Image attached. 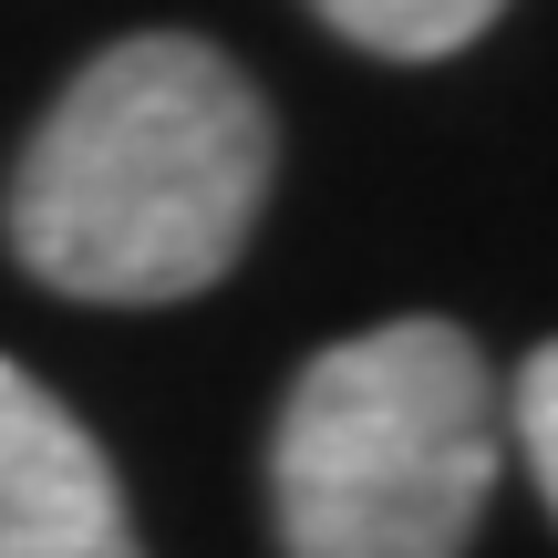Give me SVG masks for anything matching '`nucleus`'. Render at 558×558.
Here are the masks:
<instances>
[{
    "label": "nucleus",
    "mask_w": 558,
    "mask_h": 558,
    "mask_svg": "<svg viewBox=\"0 0 558 558\" xmlns=\"http://www.w3.org/2000/svg\"><path fill=\"white\" fill-rule=\"evenodd\" d=\"M269 104L218 41L135 32L52 94L11 166V259L62 300H197L269 207Z\"/></svg>",
    "instance_id": "f257e3e1"
},
{
    "label": "nucleus",
    "mask_w": 558,
    "mask_h": 558,
    "mask_svg": "<svg viewBox=\"0 0 558 558\" xmlns=\"http://www.w3.org/2000/svg\"><path fill=\"white\" fill-rule=\"evenodd\" d=\"M497 486V383L456 320L352 331L290 383L269 507L290 558H465Z\"/></svg>",
    "instance_id": "f03ea898"
},
{
    "label": "nucleus",
    "mask_w": 558,
    "mask_h": 558,
    "mask_svg": "<svg viewBox=\"0 0 558 558\" xmlns=\"http://www.w3.org/2000/svg\"><path fill=\"white\" fill-rule=\"evenodd\" d=\"M0 558H145L104 445L21 362H0Z\"/></svg>",
    "instance_id": "7ed1b4c3"
},
{
    "label": "nucleus",
    "mask_w": 558,
    "mask_h": 558,
    "mask_svg": "<svg viewBox=\"0 0 558 558\" xmlns=\"http://www.w3.org/2000/svg\"><path fill=\"white\" fill-rule=\"evenodd\" d=\"M311 11L331 21L341 41L383 52V62H445V52H465L507 0H311Z\"/></svg>",
    "instance_id": "20e7f679"
},
{
    "label": "nucleus",
    "mask_w": 558,
    "mask_h": 558,
    "mask_svg": "<svg viewBox=\"0 0 558 558\" xmlns=\"http://www.w3.org/2000/svg\"><path fill=\"white\" fill-rule=\"evenodd\" d=\"M518 445H527V476H538V497L558 518V341H538L518 373Z\"/></svg>",
    "instance_id": "39448f33"
}]
</instances>
